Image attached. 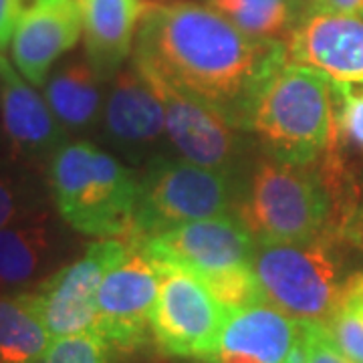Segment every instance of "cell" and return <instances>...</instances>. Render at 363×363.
<instances>
[{
  "label": "cell",
  "instance_id": "cell-1",
  "mask_svg": "<svg viewBox=\"0 0 363 363\" xmlns=\"http://www.w3.org/2000/svg\"><path fill=\"white\" fill-rule=\"evenodd\" d=\"M286 63L285 43L252 39L196 2L150 4L133 45L142 75L204 101L247 131L260 89Z\"/></svg>",
  "mask_w": 363,
  "mask_h": 363
},
{
  "label": "cell",
  "instance_id": "cell-2",
  "mask_svg": "<svg viewBox=\"0 0 363 363\" xmlns=\"http://www.w3.org/2000/svg\"><path fill=\"white\" fill-rule=\"evenodd\" d=\"M252 131L279 162L311 166L339 145L333 79L286 63L260 89L252 105Z\"/></svg>",
  "mask_w": 363,
  "mask_h": 363
},
{
  "label": "cell",
  "instance_id": "cell-3",
  "mask_svg": "<svg viewBox=\"0 0 363 363\" xmlns=\"http://www.w3.org/2000/svg\"><path fill=\"white\" fill-rule=\"evenodd\" d=\"M47 182L59 216L75 233L125 240L133 230L140 180L95 143L67 142L49 162Z\"/></svg>",
  "mask_w": 363,
  "mask_h": 363
},
{
  "label": "cell",
  "instance_id": "cell-4",
  "mask_svg": "<svg viewBox=\"0 0 363 363\" xmlns=\"http://www.w3.org/2000/svg\"><path fill=\"white\" fill-rule=\"evenodd\" d=\"M236 210L257 245L311 242L341 234L333 198L315 164L260 160Z\"/></svg>",
  "mask_w": 363,
  "mask_h": 363
},
{
  "label": "cell",
  "instance_id": "cell-5",
  "mask_svg": "<svg viewBox=\"0 0 363 363\" xmlns=\"http://www.w3.org/2000/svg\"><path fill=\"white\" fill-rule=\"evenodd\" d=\"M240 190L233 174L188 160H154L140 180L133 230L125 242H140L186 222L230 214Z\"/></svg>",
  "mask_w": 363,
  "mask_h": 363
},
{
  "label": "cell",
  "instance_id": "cell-6",
  "mask_svg": "<svg viewBox=\"0 0 363 363\" xmlns=\"http://www.w3.org/2000/svg\"><path fill=\"white\" fill-rule=\"evenodd\" d=\"M333 240L257 245L252 269L264 303L295 321L327 323L343 286Z\"/></svg>",
  "mask_w": 363,
  "mask_h": 363
},
{
  "label": "cell",
  "instance_id": "cell-7",
  "mask_svg": "<svg viewBox=\"0 0 363 363\" xmlns=\"http://www.w3.org/2000/svg\"><path fill=\"white\" fill-rule=\"evenodd\" d=\"M157 269L160 291L152 313L156 347L168 357L214 362L230 311L192 272L176 267Z\"/></svg>",
  "mask_w": 363,
  "mask_h": 363
},
{
  "label": "cell",
  "instance_id": "cell-8",
  "mask_svg": "<svg viewBox=\"0 0 363 363\" xmlns=\"http://www.w3.org/2000/svg\"><path fill=\"white\" fill-rule=\"evenodd\" d=\"M138 245L157 267H176L204 283L226 272L252 267L257 240L238 214L186 222Z\"/></svg>",
  "mask_w": 363,
  "mask_h": 363
},
{
  "label": "cell",
  "instance_id": "cell-9",
  "mask_svg": "<svg viewBox=\"0 0 363 363\" xmlns=\"http://www.w3.org/2000/svg\"><path fill=\"white\" fill-rule=\"evenodd\" d=\"M130 247L121 238H99L85 255L51 272L30 289L33 301L51 337L93 331L97 319V295L105 274L128 257Z\"/></svg>",
  "mask_w": 363,
  "mask_h": 363
},
{
  "label": "cell",
  "instance_id": "cell-10",
  "mask_svg": "<svg viewBox=\"0 0 363 363\" xmlns=\"http://www.w3.org/2000/svg\"><path fill=\"white\" fill-rule=\"evenodd\" d=\"M105 274L97 295L93 331L116 353H133L152 339V313L160 291V269L138 245Z\"/></svg>",
  "mask_w": 363,
  "mask_h": 363
},
{
  "label": "cell",
  "instance_id": "cell-11",
  "mask_svg": "<svg viewBox=\"0 0 363 363\" xmlns=\"http://www.w3.org/2000/svg\"><path fill=\"white\" fill-rule=\"evenodd\" d=\"M142 75V73H140ZM162 101L166 116V133L184 160L204 168L233 174L242 154V138L238 128L212 109L168 83L142 75Z\"/></svg>",
  "mask_w": 363,
  "mask_h": 363
},
{
  "label": "cell",
  "instance_id": "cell-12",
  "mask_svg": "<svg viewBox=\"0 0 363 363\" xmlns=\"http://www.w3.org/2000/svg\"><path fill=\"white\" fill-rule=\"evenodd\" d=\"M67 133L45 95L4 59L0 65V135L9 156L35 168L49 166L67 143Z\"/></svg>",
  "mask_w": 363,
  "mask_h": 363
},
{
  "label": "cell",
  "instance_id": "cell-13",
  "mask_svg": "<svg viewBox=\"0 0 363 363\" xmlns=\"http://www.w3.org/2000/svg\"><path fill=\"white\" fill-rule=\"evenodd\" d=\"M289 63L339 83H363V16L307 14L286 39Z\"/></svg>",
  "mask_w": 363,
  "mask_h": 363
},
{
  "label": "cell",
  "instance_id": "cell-14",
  "mask_svg": "<svg viewBox=\"0 0 363 363\" xmlns=\"http://www.w3.org/2000/svg\"><path fill=\"white\" fill-rule=\"evenodd\" d=\"M83 35L77 0H40L16 26L11 40L14 69L33 85L43 87L59 59Z\"/></svg>",
  "mask_w": 363,
  "mask_h": 363
},
{
  "label": "cell",
  "instance_id": "cell-15",
  "mask_svg": "<svg viewBox=\"0 0 363 363\" xmlns=\"http://www.w3.org/2000/svg\"><path fill=\"white\" fill-rule=\"evenodd\" d=\"M303 337L295 321L269 303L230 311L212 363H289Z\"/></svg>",
  "mask_w": 363,
  "mask_h": 363
},
{
  "label": "cell",
  "instance_id": "cell-16",
  "mask_svg": "<svg viewBox=\"0 0 363 363\" xmlns=\"http://www.w3.org/2000/svg\"><path fill=\"white\" fill-rule=\"evenodd\" d=\"M65 250V236L49 212L0 228V293L30 291L43 283Z\"/></svg>",
  "mask_w": 363,
  "mask_h": 363
},
{
  "label": "cell",
  "instance_id": "cell-17",
  "mask_svg": "<svg viewBox=\"0 0 363 363\" xmlns=\"http://www.w3.org/2000/svg\"><path fill=\"white\" fill-rule=\"evenodd\" d=\"M85 59L101 81H111L128 61L150 4L142 0H77Z\"/></svg>",
  "mask_w": 363,
  "mask_h": 363
},
{
  "label": "cell",
  "instance_id": "cell-18",
  "mask_svg": "<svg viewBox=\"0 0 363 363\" xmlns=\"http://www.w3.org/2000/svg\"><path fill=\"white\" fill-rule=\"evenodd\" d=\"M104 105L107 135L123 147L156 143L166 131V116L150 83L131 65L111 79Z\"/></svg>",
  "mask_w": 363,
  "mask_h": 363
},
{
  "label": "cell",
  "instance_id": "cell-19",
  "mask_svg": "<svg viewBox=\"0 0 363 363\" xmlns=\"http://www.w3.org/2000/svg\"><path fill=\"white\" fill-rule=\"evenodd\" d=\"M43 89L51 111L67 131L91 130L104 113L101 79L87 59H69L55 67Z\"/></svg>",
  "mask_w": 363,
  "mask_h": 363
},
{
  "label": "cell",
  "instance_id": "cell-20",
  "mask_svg": "<svg viewBox=\"0 0 363 363\" xmlns=\"http://www.w3.org/2000/svg\"><path fill=\"white\" fill-rule=\"evenodd\" d=\"M30 291L0 293V363H28L51 345Z\"/></svg>",
  "mask_w": 363,
  "mask_h": 363
},
{
  "label": "cell",
  "instance_id": "cell-21",
  "mask_svg": "<svg viewBox=\"0 0 363 363\" xmlns=\"http://www.w3.org/2000/svg\"><path fill=\"white\" fill-rule=\"evenodd\" d=\"M208 4L252 39L286 43L295 28V0H208Z\"/></svg>",
  "mask_w": 363,
  "mask_h": 363
},
{
  "label": "cell",
  "instance_id": "cell-22",
  "mask_svg": "<svg viewBox=\"0 0 363 363\" xmlns=\"http://www.w3.org/2000/svg\"><path fill=\"white\" fill-rule=\"evenodd\" d=\"M35 166L14 157H0V228L49 212Z\"/></svg>",
  "mask_w": 363,
  "mask_h": 363
},
{
  "label": "cell",
  "instance_id": "cell-23",
  "mask_svg": "<svg viewBox=\"0 0 363 363\" xmlns=\"http://www.w3.org/2000/svg\"><path fill=\"white\" fill-rule=\"evenodd\" d=\"M325 327L351 362L363 363V271L343 281L337 305Z\"/></svg>",
  "mask_w": 363,
  "mask_h": 363
},
{
  "label": "cell",
  "instance_id": "cell-24",
  "mask_svg": "<svg viewBox=\"0 0 363 363\" xmlns=\"http://www.w3.org/2000/svg\"><path fill=\"white\" fill-rule=\"evenodd\" d=\"M111 350L95 331H85L67 337H52L47 351L28 363H113Z\"/></svg>",
  "mask_w": 363,
  "mask_h": 363
},
{
  "label": "cell",
  "instance_id": "cell-25",
  "mask_svg": "<svg viewBox=\"0 0 363 363\" xmlns=\"http://www.w3.org/2000/svg\"><path fill=\"white\" fill-rule=\"evenodd\" d=\"M305 363H353L335 345L325 323H303Z\"/></svg>",
  "mask_w": 363,
  "mask_h": 363
},
{
  "label": "cell",
  "instance_id": "cell-26",
  "mask_svg": "<svg viewBox=\"0 0 363 363\" xmlns=\"http://www.w3.org/2000/svg\"><path fill=\"white\" fill-rule=\"evenodd\" d=\"M40 0H0V51L11 47L16 26Z\"/></svg>",
  "mask_w": 363,
  "mask_h": 363
},
{
  "label": "cell",
  "instance_id": "cell-27",
  "mask_svg": "<svg viewBox=\"0 0 363 363\" xmlns=\"http://www.w3.org/2000/svg\"><path fill=\"white\" fill-rule=\"evenodd\" d=\"M313 13L363 16V0H307Z\"/></svg>",
  "mask_w": 363,
  "mask_h": 363
},
{
  "label": "cell",
  "instance_id": "cell-28",
  "mask_svg": "<svg viewBox=\"0 0 363 363\" xmlns=\"http://www.w3.org/2000/svg\"><path fill=\"white\" fill-rule=\"evenodd\" d=\"M351 234H353L357 240H362L363 242V218H359V226H357L355 230H351Z\"/></svg>",
  "mask_w": 363,
  "mask_h": 363
},
{
  "label": "cell",
  "instance_id": "cell-29",
  "mask_svg": "<svg viewBox=\"0 0 363 363\" xmlns=\"http://www.w3.org/2000/svg\"><path fill=\"white\" fill-rule=\"evenodd\" d=\"M4 59H6V57H4V52L0 51V65H2V61H4Z\"/></svg>",
  "mask_w": 363,
  "mask_h": 363
},
{
  "label": "cell",
  "instance_id": "cell-30",
  "mask_svg": "<svg viewBox=\"0 0 363 363\" xmlns=\"http://www.w3.org/2000/svg\"><path fill=\"white\" fill-rule=\"evenodd\" d=\"M204 363H212V362H204Z\"/></svg>",
  "mask_w": 363,
  "mask_h": 363
}]
</instances>
